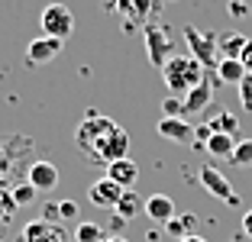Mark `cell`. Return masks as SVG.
<instances>
[{"instance_id": "20", "label": "cell", "mask_w": 252, "mask_h": 242, "mask_svg": "<svg viewBox=\"0 0 252 242\" xmlns=\"http://www.w3.org/2000/svg\"><path fill=\"white\" fill-rule=\"evenodd\" d=\"M207 126H210V132H220V136H236V132H239V120L233 117L230 110H220V113H214Z\"/></svg>"}, {"instance_id": "34", "label": "cell", "mask_w": 252, "mask_h": 242, "mask_svg": "<svg viewBox=\"0 0 252 242\" xmlns=\"http://www.w3.org/2000/svg\"><path fill=\"white\" fill-rule=\"evenodd\" d=\"M178 242H207V239H204V236H197V233H194V236H188V239H178Z\"/></svg>"}, {"instance_id": "22", "label": "cell", "mask_w": 252, "mask_h": 242, "mask_svg": "<svg viewBox=\"0 0 252 242\" xmlns=\"http://www.w3.org/2000/svg\"><path fill=\"white\" fill-rule=\"evenodd\" d=\"M52 229H55L52 223H45L42 216H39V220H32V223H26V226H23V233H20V242H45Z\"/></svg>"}, {"instance_id": "31", "label": "cell", "mask_w": 252, "mask_h": 242, "mask_svg": "<svg viewBox=\"0 0 252 242\" xmlns=\"http://www.w3.org/2000/svg\"><path fill=\"white\" fill-rule=\"evenodd\" d=\"M45 242H74V239H71V236H68L62 226H55L52 233H49V239H45Z\"/></svg>"}, {"instance_id": "35", "label": "cell", "mask_w": 252, "mask_h": 242, "mask_svg": "<svg viewBox=\"0 0 252 242\" xmlns=\"http://www.w3.org/2000/svg\"><path fill=\"white\" fill-rule=\"evenodd\" d=\"M107 242H126L123 236H107Z\"/></svg>"}, {"instance_id": "24", "label": "cell", "mask_w": 252, "mask_h": 242, "mask_svg": "<svg viewBox=\"0 0 252 242\" xmlns=\"http://www.w3.org/2000/svg\"><path fill=\"white\" fill-rule=\"evenodd\" d=\"M233 165H239V168H246V165H252V139H243L236 142V149H233Z\"/></svg>"}, {"instance_id": "14", "label": "cell", "mask_w": 252, "mask_h": 242, "mask_svg": "<svg viewBox=\"0 0 252 242\" xmlns=\"http://www.w3.org/2000/svg\"><path fill=\"white\" fill-rule=\"evenodd\" d=\"M146 216L152 223H168L171 216H175V200L168 197V194H152V197H146Z\"/></svg>"}, {"instance_id": "9", "label": "cell", "mask_w": 252, "mask_h": 242, "mask_svg": "<svg viewBox=\"0 0 252 242\" xmlns=\"http://www.w3.org/2000/svg\"><path fill=\"white\" fill-rule=\"evenodd\" d=\"M62 49H65V45H62L59 39H52V36H39V39H32L30 49H26V65H45V61L59 59Z\"/></svg>"}, {"instance_id": "2", "label": "cell", "mask_w": 252, "mask_h": 242, "mask_svg": "<svg viewBox=\"0 0 252 242\" xmlns=\"http://www.w3.org/2000/svg\"><path fill=\"white\" fill-rule=\"evenodd\" d=\"M162 78H165V88L171 91V97H181L185 100L188 91H194L204 81V68L191 55H171L162 68Z\"/></svg>"}, {"instance_id": "5", "label": "cell", "mask_w": 252, "mask_h": 242, "mask_svg": "<svg viewBox=\"0 0 252 242\" xmlns=\"http://www.w3.org/2000/svg\"><path fill=\"white\" fill-rule=\"evenodd\" d=\"M39 23H42V36H52L59 42H65L74 32V13L65 3H49L42 10V16H39Z\"/></svg>"}, {"instance_id": "18", "label": "cell", "mask_w": 252, "mask_h": 242, "mask_svg": "<svg viewBox=\"0 0 252 242\" xmlns=\"http://www.w3.org/2000/svg\"><path fill=\"white\" fill-rule=\"evenodd\" d=\"M194 226H197V216H194V213H185V216H171V220L165 223V233L175 236V239H188V236H194Z\"/></svg>"}, {"instance_id": "3", "label": "cell", "mask_w": 252, "mask_h": 242, "mask_svg": "<svg viewBox=\"0 0 252 242\" xmlns=\"http://www.w3.org/2000/svg\"><path fill=\"white\" fill-rule=\"evenodd\" d=\"M185 42L191 49V59L197 61L200 68H214L220 61V52H217V32H200L194 26H185Z\"/></svg>"}, {"instance_id": "33", "label": "cell", "mask_w": 252, "mask_h": 242, "mask_svg": "<svg viewBox=\"0 0 252 242\" xmlns=\"http://www.w3.org/2000/svg\"><path fill=\"white\" fill-rule=\"evenodd\" d=\"M243 233H246V236L252 239V210H249V213L243 216Z\"/></svg>"}, {"instance_id": "8", "label": "cell", "mask_w": 252, "mask_h": 242, "mask_svg": "<svg viewBox=\"0 0 252 242\" xmlns=\"http://www.w3.org/2000/svg\"><path fill=\"white\" fill-rule=\"evenodd\" d=\"M200 184H204V187H207L217 200H223V204H230V207L239 204L236 191H233V184L226 181V175H220L214 165H204V168H200Z\"/></svg>"}, {"instance_id": "27", "label": "cell", "mask_w": 252, "mask_h": 242, "mask_svg": "<svg viewBox=\"0 0 252 242\" xmlns=\"http://www.w3.org/2000/svg\"><path fill=\"white\" fill-rule=\"evenodd\" d=\"M239 100H243V107L252 113V74H246V78L239 81Z\"/></svg>"}, {"instance_id": "6", "label": "cell", "mask_w": 252, "mask_h": 242, "mask_svg": "<svg viewBox=\"0 0 252 242\" xmlns=\"http://www.w3.org/2000/svg\"><path fill=\"white\" fill-rule=\"evenodd\" d=\"M142 36H146L149 61L156 68H165V61L171 59V30L162 26V23H146L142 26Z\"/></svg>"}, {"instance_id": "16", "label": "cell", "mask_w": 252, "mask_h": 242, "mask_svg": "<svg viewBox=\"0 0 252 242\" xmlns=\"http://www.w3.org/2000/svg\"><path fill=\"white\" fill-rule=\"evenodd\" d=\"M142 210H146V200H142L136 191H123V197H120V204H117V210H113V213H117L120 220L129 223V220H136Z\"/></svg>"}, {"instance_id": "36", "label": "cell", "mask_w": 252, "mask_h": 242, "mask_svg": "<svg viewBox=\"0 0 252 242\" xmlns=\"http://www.w3.org/2000/svg\"><path fill=\"white\" fill-rule=\"evenodd\" d=\"M0 226H3V220H0Z\"/></svg>"}, {"instance_id": "1", "label": "cell", "mask_w": 252, "mask_h": 242, "mask_svg": "<svg viewBox=\"0 0 252 242\" xmlns=\"http://www.w3.org/2000/svg\"><path fill=\"white\" fill-rule=\"evenodd\" d=\"M74 146L81 152V158L88 165H113V161L126 158L129 149V132L117 123V120L104 117L97 110H88L74 129Z\"/></svg>"}, {"instance_id": "11", "label": "cell", "mask_w": 252, "mask_h": 242, "mask_svg": "<svg viewBox=\"0 0 252 242\" xmlns=\"http://www.w3.org/2000/svg\"><path fill=\"white\" fill-rule=\"evenodd\" d=\"M156 129H158V136H165L171 142H191L194 139V126L185 117H162L156 123Z\"/></svg>"}, {"instance_id": "15", "label": "cell", "mask_w": 252, "mask_h": 242, "mask_svg": "<svg viewBox=\"0 0 252 242\" xmlns=\"http://www.w3.org/2000/svg\"><path fill=\"white\" fill-rule=\"evenodd\" d=\"M246 42H249V39L239 36V32H220V36H217V52H220L223 59H236L239 61Z\"/></svg>"}, {"instance_id": "4", "label": "cell", "mask_w": 252, "mask_h": 242, "mask_svg": "<svg viewBox=\"0 0 252 242\" xmlns=\"http://www.w3.org/2000/svg\"><path fill=\"white\" fill-rule=\"evenodd\" d=\"M104 10L120 13L126 26H146V23H152V13L158 10V0H104Z\"/></svg>"}, {"instance_id": "12", "label": "cell", "mask_w": 252, "mask_h": 242, "mask_svg": "<svg viewBox=\"0 0 252 242\" xmlns=\"http://www.w3.org/2000/svg\"><path fill=\"white\" fill-rule=\"evenodd\" d=\"M107 178H110L113 184H120L123 191H133L136 178H139V165H136L133 158H120V161H113V165H107Z\"/></svg>"}, {"instance_id": "29", "label": "cell", "mask_w": 252, "mask_h": 242, "mask_svg": "<svg viewBox=\"0 0 252 242\" xmlns=\"http://www.w3.org/2000/svg\"><path fill=\"white\" fill-rule=\"evenodd\" d=\"M230 16H236V20L249 16V3L246 0H230Z\"/></svg>"}, {"instance_id": "7", "label": "cell", "mask_w": 252, "mask_h": 242, "mask_svg": "<svg viewBox=\"0 0 252 242\" xmlns=\"http://www.w3.org/2000/svg\"><path fill=\"white\" fill-rule=\"evenodd\" d=\"M120 197H123V187H120V184H113L107 175L97 178V181L88 187V200L97 207V210H117Z\"/></svg>"}, {"instance_id": "21", "label": "cell", "mask_w": 252, "mask_h": 242, "mask_svg": "<svg viewBox=\"0 0 252 242\" xmlns=\"http://www.w3.org/2000/svg\"><path fill=\"white\" fill-rule=\"evenodd\" d=\"M233 149H236V139L233 136H220V132H214L207 139V146H204V152L217 155V158H233Z\"/></svg>"}, {"instance_id": "19", "label": "cell", "mask_w": 252, "mask_h": 242, "mask_svg": "<svg viewBox=\"0 0 252 242\" xmlns=\"http://www.w3.org/2000/svg\"><path fill=\"white\" fill-rule=\"evenodd\" d=\"M74 242H107V229L100 223H74Z\"/></svg>"}, {"instance_id": "13", "label": "cell", "mask_w": 252, "mask_h": 242, "mask_svg": "<svg viewBox=\"0 0 252 242\" xmlns=\"http://www.w3.org/2000/svg\"><path fill=\"white\" fill-rule=\"evenodd\" d=\"M210 100H214V84L204 78L197 88L188 91V97H185V120L194 117V113H200V110H207V103H210Z\"/></svg>"}, {"instance_id": "10", "label": "cell", "mask_w": 252, "mask_h": 242, "mask_svg": "<svg viewBox=\"0 0 252 242\" xmlns=\"http://www.w3.org/2000/svg\"><path fill=\"white\" fill-rule=\"evenodd\" d=\"M26 181L36 191H52L55 184H59V168H55L52 161H32L30 168H26Z\"/></svg>"}, {"instance_id": "23", "label": "cell", "mask_w": 252, "mask_h": 242, "mask_svg": "<svg viewBox=\"0 0 252 242\" xmlns=\"http://www.w3.org/2000/svg\"><path fill=\"white\" fill-rule=\"evenodd\" d=\"M10 194H13V204H16V210H20V207H30V204H36V194H39V191L32 187L30 181H23V184H16V187H13Z\"/></svg>"}, {"instance_id": "28", "label": "cell", "mask_w": 252, "mask_h": 242, "mask_svg": "<svg viewBox=\"0 0 252 242\" xmlns=\"http://www.w3.org/2000/svg\"><path fill=\"white\" fill-rule=\"evenodd\" d=\"M16 204H13V194H0V220H7V216H13Z\"/></svg>"}, {"instance_id": "32", "label": "cell", "mask_w": 252, "mask_h": 242, "mask_svg": "<svg viewBox=\"0 0 252 242\" xmlns=\"http://www.w3.org/2000/svg\"><path fill=\"white\" fill-rule=\"evenodd\" d=\"M123 226H126V220H120L117 213H113V220H110V233H113V236H120V229H123Z\"/></svg>"}, {"instance_id": "17", "label": "cell", "mask_w": 252, "mask_h": 242, "mask_svg": "<svg viewBox=\"0 0 252 242\" xmlns=\"http://www.w3.org/2000/svg\"><path fill=\"white\" fill-rule=\"evenodd\" d=\"M217 78H220L223 84H236V88H239V81L246 78L243 61H236V59H220V61H217Z\"/></svg>"}, {"instance_id": "25", "label": "cell", "mask_w": 252, "mask_h": 242, "mask_svg": "<svg viewBox=\"0 0 252 242\" xmlns=\"http://www.w3.org/2000/svg\"><path fill=\"white\" fill-rule=\"evenodd\" d=\"M78 220V200H59V223Z\"/></svg>"}, {"instance_id": "26", "label": "cell", "mask_w": 252, "mask_h": 242, "mask_svg": "<svg viewBox=\"0 0 252 242\" xmlns=\"http://www.w3.org/2000/svg\"><path fill=\"white\" fill-rule=\"evenodd\" d=\"M162 110H165V117H185V100L181 97H165Z\"/></svg>"}, {"instance_id": "37", "label": "cell", "mask_w": 252, "mask_h": 242, "mask_svg": "<svg viewBox=\"0 0 252 242\" xmlns=\"http://www.w3.org/2000/svg\"><path fill=\"white\" fill-rule=\"evenodd\" d=\"M168 3H171V0H168Z\"/></svg>"}, {"instance_id": "30", "label": "cell", "mask_w": 252, "mask_h": 242, "mask_svg": "<svg viewBox=\"0 0 252 242\" xmlns=\"http://www.w3.org/2000/svg\"><path fill=\"white\" fill-rule=\"evenodd\" d=\"M239 61H243L246 74H252V39L246 42V49H243V55H239Z\"/></svg>"}]
</instances>
